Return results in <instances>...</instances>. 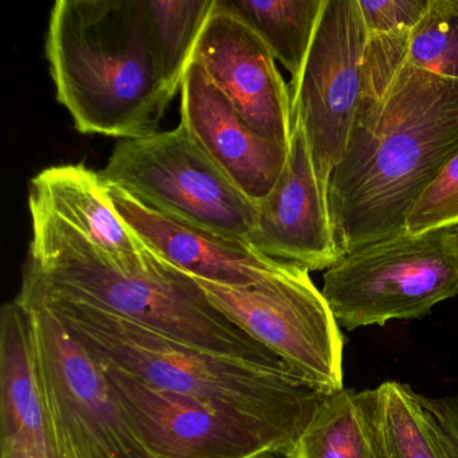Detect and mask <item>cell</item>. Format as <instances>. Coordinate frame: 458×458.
I'll return each mask as SVG.
<instances>
[{
	"label": "cell",
	"instance_id": "22",
	"mask_svg": "<svg viewBox=\"0 0 458 458\" xmlns=\"http://www.w3.org/2000/svg\"><path fill=\"white\" fill-rule=\"evenodd\" d=\"M458 226V154L447 163L431 186L407 214L406 233L417 235L430 230Z\"/></svg>",
	"mask_w": 458,
	"mask_h": 458
},
{
	"label": "cell",
	"instance_id": "15",
	"mask_svg": "<svg viewBox=\"0 0 458 458\" xmlns=\"http://www.w3.org/2000/svg\"><path fill=\"white\" fill-rule=\"evenodd\" d=\"M29 205L57 216L124 267L146 265L148 249L114 210L100 174L87 165L49 167L31 179Z\"/></svg>",
	"mask_w": 458,
	"mask_h": 458
},
{
	"label": "cell",
	"instance_id": "19",
	"mask_svg": "<svg viewBox=\"0 0 458 458\" xmlns=\"http://www.w3.org/2000/svg\"><path fill=\"white\" fill-rule=\"evenodd\" d=\"M286 458H375L360 393L343 388L327 395Z\"/></svg>",
	"mask_w": 458,
	"mask_h": 458
},
{
	"label": "cell",
	"instance_id": "8",
	"mask_svg": "<svg viewBox=\"0 0 458 458\" xmlns=\"http://www.w3.org/2000/svg\"><path fill=\"white\" fill-rule=\"evenodd\" d=\"M197 283L216 310L294 374L326 395L343 390V334L307 267L288 262L240 288Z\"/></svg>",
	"mask_w": 458,
	"mask_h": 458
},
{
	"label": "cell",
	"instance_id": "26",
	"mask_svg": "<svg viewBox=\"0 0 458 458\" xmlns=\"http://www.w3.org/2000/svg\"><path fill=\"white\" fill-rule=\"evenodd\" d=\"M369 425H371V423H369ZM372 438H374L375 458H387L385 453H383L382 447L379 446L377 439H375L374 433H372Z\"/></svg>",
	"mask_w": 458,
	"mask_h": 458
},
{
	"label": "cell",
	"instance_id": "20",
	"mask_svg": "<svg viewBox=\"0 0 458 458\" xmlns=\"http://www.w3.org/2000/svg\"><path fill=\"white\" fill-rule=\"evenodd\" d=\"M216 0H144L149 41L165 84L181 92Z\"/></svg>",
	"mask_w": 458,
	"mask_h": 458
},
{
	"label": "cell",
	"instance_id": "21",
	"mask_svg": "<svg viewBox=\"0 0 458 458\" xmlns=\"http://www.w3.org/2000/svg\"><path fill=\"white\" fill-rule=\"evenodd\" d=\"M407 60L415 68L458 80V0H430L410 31Z\"/></svg>",
	"mask_w": 458,
	"mask_h": 458
},
{
	"label": "cell",
	"instance_id": "18",
	"mask_svg": "<svg viewBox=\"0 0 458 458\" xmlns=\"http://www.w3.org/2000/svg\"><path fill=\"white\" fill-rule=\"evenodd\" d=\"M222 4L250 26L292 80L297 79L326 0H222Z\"/></svg>",
	"mask_w": 458,
	"mask_h": 458
},
{
	"label": "cell",
	"instance_id": "12",
	"mask_svg": "<svg viewBox=\"0 0 458 458\" xmlns=\"http://www.w3.org/2000/svg\"><path fill=\"white\" fill-rule=\"evenodd\" d=\"M259 253L323 270L342 259L337 251L328 194L316 175L307 136L292 122L285 167L270 194L256 205V227L249 241Z\"/></svg>",
	"mask_w": 458,
	"mask_h": 458
},
{
	"label": "cell",
	"instance_id": "7",
	"mask_svg": "<svg viewBox=\"0 0 458 458\" xmlns=\"http://www.w3.org/2000/svg\"><path fill=\"white\" fill-rule=\"evenodd\" d=\"M98 174L104 183L160 213L248 243L253 235L256 205L181 124L146 138L120 140Z\"/></svg>",
	"mask_w": 458,
	"mask_h": 458
},
{
	"label": "cell",
	"instance_id": "23",
	"mask_svg": "<svg viewBox=\"0 0 458 458\" xmlns=\"http://www.w3.org/2000/svg\"><path fill=\"white\" fill-rule=\"evenodd\" d=\"M369 36L412 29L422 20L430 0H358Z\"/></svg>",
	"mask_w": 458,
	"mask_h": 458
},
{
	"label": "cell",
	"instance_id": "5",
	"mask_svg": "<svg viewBox=\"0 0 458 458\" xmlns=\"http://www.w3.org/2000/svg\"><path fill=\"white\" fill-rule=\"evenodd\" d=\"M58 458H152L89 351L41 299L20 291Z\"/></svg>",
	"mask_w": 458,
	"mask_h": 458
},
{
	"label": "cell",
	"instance_id": "4",
	"mask_svg": "<svg viewBox=\"0 0 458 458\" xmlns=\"http://www.w3.org/2000/svg\"><path fill=\"white\" fill-rule=\"evenodd\" d=\"M47 58L55 98L84 135H154L176 96L160 74L144 0H58Z\"/></svg>",
	"mask_w": 458,
	"mask_h": 458
},
{
	"label": "cell",
	"instance_id": "24",
	"mask_svg": "<svg viewBox=\"0 0 458 458\" xmlns=\"http://www.w3.org/2000/svg\"><path fill=\"white\" fill-rule=\"evenodd\" d=\"M420 398L436 425L447 458H458V396Z\"/></svg>",
	"mask_w": 458,
	"mask_h": 458
},
{
	"label": "cell",
	"instance_id": "17",
	"mask_svg": "<svg viewBox=\"0 0 458 458\" xmlns=\"http://www.w3.org/2000/svg\"><path fill=\"white\" fill-rule=\"evenodd\" d=\"M372 433L387 458H447L420 394L403 383L360 391Z\"/></svg>",
	"mask_w": 458,
	"mask_h": 458
},
{
	"label": "cell",
	"instance_id": "11",
	"mask_svg": "<svg viewBox=\"0 0 458 458\" xmlns=\"http://www.w3.org/2000/svg\"><path fill=\"white\" fill-rule=\"evenodd\" d=\"M194 60L257 133L289 149L291 89L259 34L222 0H216Z\"/></svg>",
	"mask_w": 458,
	"mask_h": 458
},
{
	"label": "cell",
	"instance_id": "16",
	"mask_svg": "<svg viewBox=\"0 0 458 458\" xmlns=\"http://www.w3.org/2000/svg\"><path fill=\"white\" fill-rule=\"evenodd\" d=\"M0 414L2 444H53L28 312L17 299L0 313Z\"/></svg>",
	"mask_w": 458,
	"mask_h": 458
},
{
	"label": "cell",
	"instance_id": "6",
	"mask_svg": "<svg viewBox=\"0 0 458 458\" xmlns=\"http://www.w3.org/2000/svg\"><path fill=\"white\" fill-rule=\"evenodd\" d=\"M321 293L350 331L422 318L458 294L455 227L404 233L347 254L324 273Z\"/></svg>",
	"mask_w": 458,
	"mask_h": 458
},
{
	"label": "cell",
	"instance_id": "2",
	"mask_svg": "<svg viewBox=\"0 0 458 458\" xmlns=\"http://www.w3.org/2000/svg\"><path fill=\"white\" fill-rule=\"evenodd\" d=\"M29 211L33 235L23 285L106 310L210 352L285 366L216 310L194 277L149 249L146 265L124 267L57 216L34 205Z\"/></svg>",
	"mask_w": 458,
	"mask_h": 458
},
{
	"label": "cell",
	"instance_id": "13",
	"mask_svg": "<svg viewBox=\"0 0 458 458\" xmlns=\"http://www.w3.org/2000/svg\"><path fill=\"white\" fill-rule=\"evenodd\" d=\"M179 124L254 205L280 179L289 149L257 133L195 60L182 81Z\"/></svg>",
	"mask_w": 458,
	"mask_h": 458
},
{
	"label": "cell",
	"instance_id": "1",
	"mask_svg": "<svg viewBox=\"0 0 458 458\" xmlns=\"http://www.w3.org/2000/svg\"><path fill=\"white\" fill-rule=\"evenodd\" d=\"M410 31L369 36L358 111L328 186L342 259L404 234L407 214L458 154V80L411 65Z\"/></svg>",
	"mask_w": 458,
	"mask_h": 458
},
{
	"label": "cell",
	"instance_id": "27",
	"mask_svg": "<svg viewBox=\"0 0 458 458\" xmlns=\"http://www.w3.org/2000/svg\"><path fill=\"white\" fill-rule=\"evenodd\" d=\"M455 232H457V234H458V226L455 227Z\"/></svg>",
	"mask_w": 458,
	"mask_h": 458
},
{
	"label": "cell",
	"instance_id": "3",
	"mask_svg": "<svg viewBox=\"0 0 458 458\" xmlns=\"http://www.w3.org/2000/svg\"><path fill=\"white\" fill-rule=\"evenodd\" d=\"M41 299L93 358L149 386L301 436L326 394L285 366L219 355L65 297Z\"/></svg>",
	"mask_w": 458,
	"mask_h": 458
},
{
	"label": "cell",
	"instance_id": "25",
	"mask_svg": "<svg viewBox=\"0 0 458 458\" xmlns=\"http://www.w3.org/2000/svg\"><path fill=\"white\" fill-rule=\"evenodd\" d=\"M2 458H58L55 446L2 444Z\"/></svg>",
	"mask_w": 458,
	"mask_h": 458
},
{
	"label": "cell",
	"instance_id": "10",
	"mask_svg": "<svg viewBox=\"0 0 458 458\" xmlns=\"http://www.w3.org/2000/svg\"><path fill=\"white\" fill-rule=\"evenodd\" d=\"M96 361L152 458H286L299 441L280 428L160 390Z\"/></svg>",
	"mask_w": 458,
	"mask_h": 458
},
{
	"label": "cell",
	"instance_id": "14",
	"mask_svg": "<svg viewBox=\"0 0 458 458\" xmlns=\"http://www.w3.org/2000/svg\"><path fill=\"white\" fill-rule=\"evenodd\" d=\"M106 186L114 210L139 241L197 280L234 288L251 286L288 264L259 253L245 241L160 213L119 187Z\"/></svg>",
	"mask_w": 458,
	"mask_h": 458
},
{
	"label": "cell",
	"instance_id": "9",
	"mask_svg": "<svg viewBox=\"0 0 458 458\" xmlns=\"http://www.w3.org/2000/svg\"><path fill=\"white\" fill-rule=\"evenodd\" d=\"M367 44L358 0H326L301 72L289 85L292 122L304 130L327 194L358 111Z\"/></svg>",
	"mask_w": 458,
	"mask_h": 458
}]
</instances>
